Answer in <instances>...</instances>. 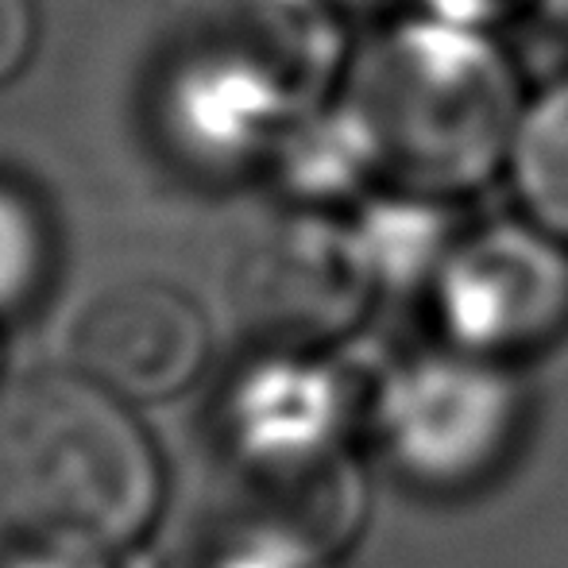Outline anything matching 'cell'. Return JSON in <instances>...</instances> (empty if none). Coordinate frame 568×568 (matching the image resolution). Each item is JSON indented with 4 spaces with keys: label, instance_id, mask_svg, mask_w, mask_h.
Listing matches in <instances>:
<instances>
[{
    "label": "cell",
    "instance_id": "1",
    "mask_svg": "<svg viewBox=\"0 0 568 568\" xmlns=\"http://www.w3.org/2000/svg\"><path fill=\"white\" fill-rule=\"evenodd\" d=\"M523 93L487 31L414 16L352 67L344 113L375 174L410 197H453L510 159Z\"/></svg>",
    "mask_w": 568,
    "mask_h": 568
},
{
    "label": "cell",
    "instance_id": "2",
    "mask_svg": "<svg viewBox=\"0 0 568 568\" xmlns=\"http://www.w3.org/2000/svg\"><path fill=\"white\" fill-rule=\"evenodd\" d=\"M155 499V456L113 390L36 375L0 398V523L47 541L113 546L143 530Z\"/></svg>",
    "mask_w": 568,
    "mask_h": 568
},
{
    "label": "cell",
    "instance_id": "3",
    "mask_svg": "<svg viewBox=\"0 0 568 568\" xmlns=\"http://www.w3.org/2000/svg\"><path fill=\"white\" fill-rule=\"evenodd\" d=\"M449 325L484 352L546 344L568 317L565 244L526 225H495L453 252L442 283Z\"/></svg>",
    "mask_w": 568,
    "mask_h": 568
},
{
    "label": "cell",
    "instance_id": "4",
    "mask_svg": "<svg viewBox=\"0 0 568 568\" xmlns=\"http://www.w3.org/2000/svg\"><path fill=\"white\" fill-rule=\"evenodd\" d=\"M74 352L82 372L113 395L166 398L202 367L205 322L163 286H113L82 310Z\"/></svg>",
    "mask_w": 568,
    "mask_h": 568
},
{
    "label": "cell",
    "instance_id": "5",
    "mask_svg": "<svg viewBox=\"0 0 568 568\" xmlns=\"http://www.w3.org/2000/svg\"><path fill=\"white\" fill-rule=\"evenodd\" d=\"M367 260L333 229L278 225L240 267L236 302L275 341L325 337L356 314Z\"/></svg>",
    "mask_w": 568,
    "mask_h": 568
},
{
    "label": "cell",
    "instance_id": "6",
    "mask_svg": "<svg viewBox=\"0 0 568 568\" xmlns=\"http://www.w3.org/2000/svg\"><path fill=\"white\" fill-rule=\"evenodd\" d=\"M507 398L491 375L468 367H422L403 379L390 403V434L422 468H449L484 456L487 442L507 426Z\"/></svg>",
    "mask_w": 568,
    "mask_h": 568
},
{
    "label": "cell",
    "instance_id": "7",
    "mask_svg": "<svg viewBox=\"0 0 568 568\" xmlns=\"http://www.w3.org/2000/svg\"><path fill=\"white\" fill-rule=\"evenodd\" d=\"M507 166L534 225L568 244V78L526 101Z\"/></svg>",
    "mask_w": 568,
    "mask_h": 568
},
{
    "label": "cell",
    "instance_id": "8",
    "mask_svg": "<svg viewBox=\"0 0 568 568\" xmlns=\"http://www.w3.org/2000/svg\"><path fill=\"white\" fill-rule=\"evenodd\" d=\"M43 267V240L20 202L0 194V310L20 302Z\"/></svg>",
    "mask_w": 568,
    "mask_h": 568
},
{
    "label": "cell",
    "instance_id": "9",
    "mask_svg": "<svg viewBox=\"0 0 568 568\" xmlns=\"http://www.w3.org/2000/svg\"><path fill=\"white\" fill-rule=\"evenodd\" d=\"M534 0H418L422 16L442 23H456L468 31H491L499 23L515 20Z\"/></svg>",
    "mask_w": 568,
    "mask_h": 568
},
{
    "label": "cell",
    "instance_id": "10",
    "mask_svg": "<svg viewBox=\"0 0 568 568\" xmlns=\"http://www.w3.org/2000/svg\"><path fill=\"white\" fill-rule=\"evenodd\" d=\"M36 43V16L31 0H0V82L20 74Z\"/></svg>",
    "mask_w": 568,
    "mask_h": 568
},
{
    "label": "cell",
    "instance_id": "11",
    "mask_svg": "<svg viewBox=\"0 0 568 568\" xmlns=\"http://www.w3.org/2000/svg\"><path fill=\"white\" fill-rule=\"evenodd\" d=\"M16 568H78V565H70V561H54V557H39V561H23V565H16Z\"/></svg>",
    "mask_w": 568,
    "mask_h": 568
},
{
    "label": "cell",
    "instance_id": "12",
    "mask_svg": "<svg viewBox=\"0 0 568 568\" xmlns=\"http://www.w3.org/2000/svg\"><path fill=\"white\" fill-rule=\"evenodd\" d=\"M325 4H341V8H352V4H372V0H325Z\"/></svg>",
    "mask_w": 568,
    "mask_h": 568
},
{
    "label": "cell",
    "instance_id": "13",
    "mask_svg": "<svg viewBox=\"0 0 568 568\" xmlns=\"http://www.w3.org/2000/svg\"><path fill=\"white\" fill-rule=\"evenodd\" d=\"M546 4H549V8H557L561 16H568V0H546Z\"/></svg>",
    "mask_w": 568,
    "mask_h": 568
}]
</instances>
